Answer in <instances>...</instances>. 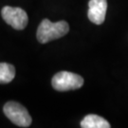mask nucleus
<instances>
[{"instance_id": "7ed1b4c3", "label": "nucleus", "mask_w": 128, "mask_h": 128, "mask_svg": "<svg viewBox=\"0 0 128 128\" xmlns=\"http://www.w3.org/2000/svg\"><path fill=\"white\" fill-rule=\"evenodd\" d=\"M4 114L7 118L20 127H28L32 124V117L26 107L16 102H8L4 105Z\"/></svg>"}, {"instance_id": "423d86ee", "label": "nucleus", "mask_w": 128, "mask_h": 128, "mask_svg": "<svg viewBox=\"0 0 128 128\" xmlns=\"http://www.w3.org/2000/svg\"><path fill=\"white\" fill-rule=\"evenodd\" d=\"M82 128H110L109 122L102 117L98 115L90 114L86 116L81 122Z\"/></svg>"}, {"instance_id": "f03ea898", "label": "nucleus", "mask_w": 128, "mask_h": 128, "mask_svg": "<svg viewBox=\"0 0 128 128\" xmlns=\"http://www.w3.org/2000/svg\"><path fill=\"white\" fill-rule=\"evenodd\" d=\"M51 84L57 91L75 90L82 86L84 79L82 76L69 71H60L53 76Z\"/></svg>"}, {"instance_id": "20e7f679", "label": "nucleus", "mask_w": 128, "mask_h": 128, "mask_svg": "<svg viewBox=\"0 0 128 128\" xmlns=\"http://www.w3.org/2000/svg\"><path fill=\"white\" fill-rule=\"evenodd\" d=\"M1 15L6 23L17 30H24L28 22L27 12L23 9L17 7L6 6L1 10Z\"/></svg>"}, {"instance_id": "39448f33", "label": "nucleus", "mask_w": 128, "mask_h": 128, "mask_svg": "<svg viewBox=\"0 0 128 128\" xmlns=\"http://www.w3.org/2000/svg\"><path fill=\"white\" fill-rule=\"evenodd\" d=\"M88 19L92 23L101 25L104 23L107 10L106 0H90L88 3Z\"/></svg>"}, {"instance_id": "0eeeda50", "label": "nucleus", "mask_w": 128, "mask_h": 128, "mask_svg": "<svg viewBox=\"0 0 128 128\" xmlns=\"http://www.w3.org/2000/svg\"><path fill=\"white\" fill-rule=\"evenodd\" d=\"M15 77V68L12 64L0 63V84H9Z\"/></svg>"}, {"instance_id": "f257e3e1", "label": "nucleus", "mask_w": 128, "mask_h": 128, "mask_svg": "<svg viewBox=\"0 0 128 128\" xmlns=\"http://www.w3.org/2000/svg\"><path fill=\"white\" fill-rule=\"evenodd\" d=\"M68 30L69 26L66 21L51 22L48 19H44L37 30V40L41 44H46L64 36Z\"/></svg>"}]
</instances>
